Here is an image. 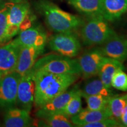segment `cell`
Listing matches in <instances>:
<instances>
[{
  "label": "cell",
  "instance_id": "obj_18",
  "mask_svg": "<svg viewBox=\"0 0 127 127\" xmlns=\"http://www.w3.org/2000/svg\"><path fill=\"white\" fill-rule=\"evenodd\" d=\"M118 69L125 70V66L123 63L109 57H104L99 66L97 75L107 88H112L111 80L116 71Z\"/></svg>",
  "mask_w": 127,
  "mask_h": 127
},
{
  "label": "cell",
  "instance_id": "obj_7",
  "mask_svg": "<svg viewBox=\"0 0 127 127\" xmlns=\"http://www.w3.org/2000/svg\"><path fill=\"white\" fill-rule=\"evenodd\" d=\"M21 75L13 71L3 75L0 79V109L16 105L17 90Z\"/></svg>",
  "mask_w": 127,
  "mask_h": 127
},
{
  "label": "cell",
  "instance_id": "obj_9",
  "mask_svg": "<svg viewBox=\"0 0 127 127\" xmlns=\"http://www.w3.org/2000/svg\"><path fill=\"white\" fill-rule=\"evenodd\" d=\"M21 48L15 39L0 46V72L3 75L15 71Z\"/></svg>",
  "mask_w": 127,
  "mask_h": 127
},
{
  "label": "cell",
  "instance_id": "obj_1",
  "mask_svg": "<svg viewBox=\"0 0 127 127\" xmlns=\"http://www.w3.org/2000/svg\"><path fill=\"white\" fill-rule=\"evenodd\" d=\"M78 78V75L75 74H57L39 69L35 70V107L39 108L65 91Z\"/></svg>",
  "mask_w": 127,
  "mask_h": 127
},
{
  "label": "cell",
  "instance_id": "obj_4",
  "mask_svg": "<svg viewBox=\"0 0 127 127\" xmlns=\"http://www.w3.org/2000/svg\"><path fill=\"white\" fill-rule=\"evenodd\" d=\"M34 70H42L57 74L80 75L81 69L77 60L59 54H50L36 60Z\"/></svg>",
  "mask_w": 127,
  "mask_h": 127
},
{
  "label": "cell",
  "instance_id": "obj_13",
  "mask_svg": "<svg viewBox=\"0 0 127 127\" xmlns=\"http://www.w3.org/2000/svg\"><path fill=\"white\" fill-rule=\"evenodd\" d=\"M30 14V4L27 1L18 3L11 2L8 14V21L14 36L18 34L22 24Z\"/></svg>",
  "mask_w": 127,
  "mask_h": 127
},
{
  "label": "cell",
  "instance_id": "obj_20",
  "mask_svg": "<svg viewBox=\"0 0 127 127\" xmlns=\"http://www.w3.org/2000/svg\"><path fill=\"white\" fill-rule=\"evenodd\" d=\"M67 1L68 4L82 14L88 15L90 17L101 15L100 0H67Z\"/></svg>",
  "mask_w": 127,
  "mask_h": 127
},
{
  "label": "cell",
  "instance_id": "obj_19",
  "mask_svg": "<svg viewBox=\"0 0 127 127\" xmlns=\"http://www.w3.org/2000/svg\"><path fill=\"white\" fill-rule=\"evenodd\" d=\"M80 90L81 96L84 98L93 95H101L108 97L115 95L111 88H107L99 78L96 76L87 79Z\"/></svg>",
  "mask_w": 127,
  "mask_h": 127
},
{
  "label": "cell",
  "instance_id": "obj_25",
  "mask_svg": "<svg viewBox=\"0 0 127 127\" xmlns=\"http://www.w3.org/2000/svg\"><path fill=\"white\" fill-rule=\"evenodd\" d=\"M85 98L88 108L92 110H99L105 108L108 105L111 97L104 96L101 95H93Z\"/></svg>",
  "mask_w": 127,
  "mask_h": 127
},
{
  "label": "cell",
  "instance_id": "obj_17",
  "mask_svg": "<svg viewBox=\"0 0 127 127\" xmlns=\"http://www.w3.org/2000/svg\"><path fill=\"white\" fill-rule=\"evenodd\" d=\"M101 15L108 21L118 20L127 11V0H100Z\"/></svg>",
  "mask_w": 127,
  "mask_h": 127
},
{
  "label": "cell",
  "instance_id": "obj_30",
  "mask_svg": "<svg viewBox=\"0 0 127 127\" xmlns=\"http://www.w3.org/2000/svg\"><path fill=\"white\" fill-rule=\"evenodd\" d=\"M5 5L4 3V0H0V8H2Z\"/></svg>",
  "mask_w": 127,
  "mask_h": 127
},
{
  "label": "cell",
  "instance_id": "obj_2",
  "mask_svg": "<svg viewBox=\"0 0 127 127\" xmlns=\"http://www.w3.org/2000/svg\"><path fill=\"white\" fill-rule=\"evenodd\" d=\"M36 7L43 15L48 27L55 33L74 32L84 23L79 17L65 11L48 0H39Z\"/></svg>",
  "mask_w": 127,
  "mask_h": 127
},
{
  "label": "cell",
  "instance_id": "obj_6",
  "mask_svg": "<svg viewBox=\"0 0 127 127\" xmlns=\"http://www.w3.org/2000/svg\"><path fill=\"white\" fill-rule=\"evenodd\" d=\"M35 82L33 68L21 75L17 90L16 105L30 112L34 103Z\"/></svg>",
  "mask_w": 127,
  "mask_h": 127
},
{
  "label": "cell",
  "instance_id": "obj_3",
  "mask_svg": "<svg viewBox=\"0 0 127 127\" xmlns=\"http://www.w3.org/2000/svg\"><path fill=\"white\" fill-rule=\"evenodd\" d=\"M116 34L102 16L90 17L81 27V36L87 46L102 45Z\"/></svg>",
  "mask_w": 127,
  "mask_h": 127
},
{
  "label": "cell",
  "instance_id": "obj_8",
  "mask_svg": "<svg viewBox=\"0 0 127 127\" xmlns=\"http://www.w3.org/2000/svg\"><path fill=\"white\" fill-rule=\"evenodd\" d=\"M104 57L99 48H94L79 56L77 61L80 66L81 74L84 78L97 76L99 66Z\"/></svg>",
  "mask_w": 127,
  "mask_h": 127
},
{
  "label": "cell",
  "instance_id": "obj_15",
  "mask_svg": "<svg viewBox=\"0 0 127 127\" xmlns=\"http://www.w3.org/2000/svg\"><path fill=\"white\" fill-rule=\"evenodd\" d=\"M29 111L19 107H9L5 109L4 125L7 127H27L32 124Z\"/></svg>",
  "mask_w": 127,
  "mask_h": 127
},
{
  "label": "cell",
  "instance_id": "obj_29",
  "mask_svg": "<svg viewBox=\"0 0 127 127\" xmlns=\"http://www.w3.org/2000/svg\"><path fill=\"white\" fill-rule=\"evenodd\" d=\"M10 2L12 3H18V2H23V1H26V0H8Z\"/></svg>",
  "mask_w": 127,
  "mask_h": 127
},
{
  "label": "cell",
  "instance_id": "obj_11",
  "mask_svg": "<svg viewBox=\"0 0 127 127\" xmlns=\"http://www.w3.org/2000/svg\"><path fill=\"white\" fill-rule=\"evenodd\" d=\"M99 48L105 57L121 63L127 60V38L124 36L116 34Z\"/></svg>",
  "mask_w": 127,
  "mask_h": 127
},
{
  "label": "cell",
  "instance_id": "obj_12",
  "mask_svg": "<svg viewBox=\"0 0 127 127\" xmlns=\"http://www.w3.org/2000/svg\"><path fill=\"white\" fill-rule=\"evenodd\" d=\"M15 40L21 47H36L44 48L47 43V36L41 27H31L18 33Z\"/></svg>",
  "mask_w": 127,
  "mask_h": 127
},
{
  "label": "cell",
  "instance_id": "obj_27",
  "mask_svg": "<svg viewBox=\"0 0 127 127\" xmlns=\"http://www.w3.org/2000/svg\"><path fill=\"white\" fill-rule=\"evenodd\" d=\"M124 127L120 121L111 117L96 122L87 124L81 127Z\"/></svg>",
  "mask_w": 127,
  "mask_h": 127
},
{
  "label": "cell",
  "instance_id": "obj_16",
  "mask_svg": "<svg viewBox=\"0 0 127 127\" xmlns=\"http://www.w3.org/2000/svg\"><path fill=\"white\" fill-rule=\"evenodd\" d=\"M111 117L108 105L104 109L99 110H92L87 108L82 110L77 115L71 118V122L76 127H81L87 124L96 122Z\"/></svg>",
  "mask_w": 127,
  "mask_h": 127
},
{
  "label": "cell",
  "instance_id": "obj_28",
  "mask_svg": "<svg viewBox=\"0 0 127 127\" xmlns=\"http://www.w3.org/2000/svg\"><path fill=\"white\" fill-rule=\"evenodd\" d=\"M120 121L123 125L124 127H127V112L122 114Z\"/></svg>",
  "mask_w": 127,
  "mask_h": 127
},
{
  "label": "cell",
  "instance_id": "obj_31",
  "mask_svg": "<svg viewBox=\"0 0 127 127\" xmlns=\"http://www.w3.org/2000/svg\"><path fill=\"white\" fill-rule=\"evenodd\" d=\"M2 76H3V75L2 74V73H1V72H0V79H1V78H2Z\"/></svg>",
  "mask_w": 127,
  "mask_h": 127
},
{
  "label": "cell",
  "instance_id": "obj_21",
  "mask_svg": "<svg viewBox=\"0 0 127 127\" xmlns=\"http://www.w3.org/2000/svg\"><path fill=\"white\" fill-rule=\"evenodd\" d=\"M10 5L11 2L7 3L0 8V46L7 43L14 36L11 31L8 21Z\"/></svg>",
  "mask_w": 127,
  "mask_h": 127
},
{
  "label": "cell",
  "instance_id": "obj_10",
  "mask_svg": "<svg viewBox=\"0 0 127 127\" xmlns=\"http://www.w3.org/2000/svg\"><path fill=\"white\" fill-rule=\"evenodd\" d=\"M79 89L78 86H75L53 98L38 108L36 116L38 118L43 119L52 114L62 111L69 99Z\"/></svg>",
  "mask_w": 127,
  "mask_h": 127
},
{
  "label": "cell",
  "instance_id": "obj_24",
  "mask_svg": "<svg viewBox=\"0 0 127 127\" xmlns=\"http://www.w3.org/2000/svg\"><path fill=\"white\" fill-rule=\"evenodd\" d=\"M81 90L79 89L78 91L69 99L67 104L62 111L70 118L77 115L82 110V99Z\"/></svg>",
  "mask_w": 127,
  "mask_h": 127
},
{
  "label": "cell",
  "instance_id": "obj_22",
  "mask_svg": "<svg viewBox=\"0 0 127 127\" xmlns=\"http://www.w3.org/2000/svg\"><path fill=\"white\" fill-rule=\"evenodd\" d=\"M45 127H74L71 118L63 111L53 114L42 119Z\"/></svg>",
  "mask_w": 127,
  "mask_h": 127
},
{
  "label": "cell",
  "instance_id": "obj_14",
  "mask_svg": "<svg viewBox=\"0 0 127 127\" xmlns=\"http://www.w3.org/2000/svg\"><path fill=\"white\" fill-rule=\"evenodd\" d=\"M44 51V48L33 46L22 47L14 71L23 75L34 66L38 57L42 54Z\"/></svg>",
  "mask_w": 127,
  "mask_h": 127
},
{
  "label": "cell",
  "instance_id": "obj_26",
  "mask_svg": "<svg viewBox=\"0 0 127 127\" xmlns=\"http://www.w3.org/2000/svg\"><path fill=\"white\" fill-rule=\"evenodd\" d=\"M111 87L121 91H127V74L123 69L116 71L111 80Z\"/></svg>",
  "mask_w": 127,
  "mask_h": 127
},
{
  "label": "cell",
  "instance_id": "obj_32",
  "mask_svg": "<svg viewBox=\"0 0 127 127\" xmlns=\"http://www.w3.org/2000/svg\"><path fill=\"white\" fill-rule=\"evenodd\" d=\"M126 66H127V67H126V68H127V65H126Z\"/></svg>",
  "mask_w": 127,
  "mask_h": 127
},
{
  "label": "cell",
  "instance_id": "obj_5",
  "mask_svg": "<svg viewBox=\"0 0 127 127\" xmlns=\"http://www.w3.org/2000/svg\"><path fill=\"white\" fill-rule=\"evenodd\" d=\"M48 45L53 51L72 58L79 54L81 47L80 41L74 32L57 33L51 38Z\"/></svg>",
  "mask_w": 127,
  "mask_h": 127
},
{
  "label": "cell",
  "instance_id": "obj_23",
  "mask_svg": "<svg viewBox=\"0 0 127 127\" xmlns=\"http://www.w3.org/2000/svg\"><path fill=\"white\" fill-rule=\"evenodd\" d=\"M127 105V94L116 96L114 95L110 98L108 102V107L110 110L111 117L120 121L123 111Z\"/></svg>",
  "mask_w": 127,
  "mask_h": 127
}]
</instances>
